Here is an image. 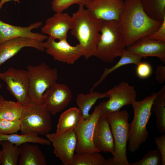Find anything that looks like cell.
<instances>
[{
  "mask_svg": "<svg viewBox=\"0 0 165 165\" xmlns=\"http://www.w3.org/2000/svg\"><path fill=\"white\" fill-rule=\"evenodd\" d=\"M23 106L20 103L4 99L0 103V119L10 121L20 120Z\"/></svg>",
  "mask_w": 165,
  "mask_h": 165,
  "instance_id": "cell-28",
  "label": "cell"
},
{
  "mask_svg": "<svg viewBox=\"0 0 165 165\" xmlns=\"http://www.w3.org/2000/svg\"><path fill=\"white\" fill-rule=\"evenodd\" d=\"M4 99V97L1 95L0 94V103Z\"/></svg>",
  "mask_w": 165,
  "mask_h": 165,
  "instance_id": "cell-39",
  "label": "cell"
},
{
  "mask_svg": "<svg viewBox=\"0 0 165 165\" xmlns=\"http://www.w3.org/2000/svg\"><path fill=\"white\" fill-rule=\"evenodd\" d=\"M20 128V120L10 121L0 119V134L7 135L16 133Z\"/></svg>",
  "mask_w": 165,
  "mask_h": 165,
  "instance_id": "cell-32",
  "label": "cell"
},
{
  "mask_svg": "<svg viewBox=\"0 0 165 165\" xmlns=\"http://www.w3.org/2000/svg\"><path fill=\"white\" fill-rule=\"evenodd\" d=\"M105 97H108L105 92L101 93L91 89L87 94H79L77 96L76 102L82 118L84 120L88 119L91 115L89 113L90 111L94 105L99 99Z\"/></svg>",
  "mask_w": 165,
  "mask_h": 165,
  "instance_id": "cell-22",
  "label": "cell"
},
{
  "mask_svg": "<svg viewBox=\"0 0 165 165\" xmlns=\"http://www.w3.org/2000/svg\"><path fill=\"white\" fill-rule=\"evenodd\" d=\"M118 21L125 37L127 47L138 39L153 33L162 22L147 15L141 0H124V7Z\"/></svg>",
  "mask_w": 165,
  "mask_h": 165,
  "instance_id": "cell-1",
  "label": "cell"
},
{
  "mask_svg": "<svg viewBox=\"0 0 165 165\" xmlns=\"http://www.w3.org/2000/svg\"><path fill=\"white\" fill-rule=\"evenodd\" d=\"M148 37L152 39L165 42V17L159 28Z\"/></svg>",
  "mask_w": 165,
  "mask_h": 165,
  "instance_id": "cell-34",
  "label": "cell"
},
{
  "mask_svg": "<svg viewBox=\"0 0 165 165\" xmlns=\"http://www.w3.org/2000/svg\"><path fill=\"white\" fill-rule=\"evenodd\" d=\"M97 152L75 154L71 165H112V158L108 160Z\"/></svg>",
  "mask_w": 165,
  "mask_h": 165,
  "instance_id": "cell-25",
  "label": "cell"
},
{
  "mask_svg": "<svg viewBox=\"0 0 165 165\" xmlns=\"http://www.w3.org/2000/svg\"><path fill=\"white\" fill-rule=\"evenodd\" d=\"M79 8L72 16L73 24L71 30L72 35L79 42L84 51L86 60L96 56L97 45L100 37L101 21L94 18L83 6Z\"/></svg>",
  "mask_w": 165,
  "mask_h": 165,
  "instance_id": "cell-2",
  "label": "cell"
},
{
  "mask_svg": "<svg viewBox=\"0 0 165 165\" xmlns=\"http://www.w3.org/2000/svg\"><path fill=\"white\" fill-rule=\"evenodd\" d=\"M3 156V150L2 149L0 150V165L1 164L2 159Z\"/></svg>",
  "mask_w": 165,
  "mask_h": 165,
  "instance_id": "cell-38",
  "label": "cell"
},
{
  "mask_svg": "<svg viewBox=\"0 0 165 165\" xmlns=\"http://www.w3.org/2000/svg\"><path fill=\"white\" fill-rule=\"evenodd\" d=\"M129 116L128 112L125 110L113 112L107 115L115 146L112 165H130L127 155L130 132Z\"/></svg>",
  "mask_w": 165,
  "mask_h": 165,
  "instance_id": "cell-5",
  "label": "cell"
},
{
  "mask_svg": "<svg viewBox=\"0 0 165 165\" xmlns=\"http://www.w3.org/2000/svg\"><path fill=\"white\" fill-rule=\"evenodd\" d=\"M51 115L42 104L29 101L23 105L20 119L21 134L36 133L46 136L52 129Z\"/></svg>",
  "mask_w": 165,
  "mask_h": 165,
  "instance_id": "cell-6",
  "label": "cell"
},
{
  "mask_svg": "<svg viewBox=\"0 0 165 165\" xmlns=\"http://www.w3.org/2000/svg\"><path fill=\"white\" fill-rule=\"evenodd\" d=\"M93 143L100 152L114 154V141L107 115L100 114L94 129Z\"/></svg>",
  "mask_w": 165,
  "mask_h": 165,
  "instance_id": "cell-19",
  "label": "cell"
},
{
  "mask_svg": "<svg viewBox=\"0 0 165 165\" xmlns=\"http://www.w3.org/2000/svg\"><path fill=\"white\" fill-rule=\"evenodd\" d=\"M2 87V84L0 82V89Z\"/></svg>",
  "mask_w": 165,
  "mask_h": 165,
  "instance_id": "cell-40",
  "label": "cell"
},
{
  "mask_svg": "<svg viewBox=\"0 0 165 165\" xmlns=\"http://www.w3.org/2000/svg\"><path fill=\"white\" fill-rule=\"evenodd\" d=\"M155 141L161 156L162 165H165V134H162L156 137Z\"/></svg>",
  "mask_w": 165,
  "mask_h": 165,
  "instance_id": "cell-35",
  "label": "cell"
},
{
  "mask_svg": "<svg viewBox=\"0 0 165 165\" xmlns=\"http://www.w3.org/2000/svg\"><path fill=\"white\" fill-rule=\"evenodd\" d=\"M151 112L156 116L157 130L160 133L165 134V86L157 92L152 104Z\"/></svg>",
  "mask_w": 165,
  "mask_h": 165,
  "instance_id": "cell-23",
  "label": "cell"
},
{
  "mask_svg": "<svg viewBox=\"0 0 165 165\" xmlns=\"http://www.w3.org/2000/svg\"><path fill=\"white\" fill-rule=\"evenodd\" d=\"M109 100L101 102L98 105L101 114H108L119 111L123 106L132 104L136 100L137 94L134 86L122 81L105 92Z\"/></svg>",
  "mask_w": 165,
  "mask_h": 165,
  "instance_id": "cell-8",
  "label": "cell"
},
{
  "mask_svg": "<svg viewBox=\"0 0 165 165\" xmlns=\"http://www.w3.org/2000/svg\"><path fill=\"white\" fill-rule=\"evenodd\" d=\"M72 97L71 90L66 85L54 83L43 95L42 104L52 115L64 109L70 103Z\"/></svg>",
  "mask_w": 165,
  "mask_h": 165,
  "instance_id": "cell-13",
  "label": "cell"
},
{
  "mask_svg": "<svg viewBox=\"0 0 165 165\" xmlns=\"http://www.w3.org/2000/svg\"><path fill=\"white\" fill-rule=\"evenodd\" d=\"M82 119L81 113L78 108H69L61 114L56 133H61L72 129L75 130Z\"/></svg>",
  "mask_w": 165,
  "mask_h": 165,
  "instance_id": "cell-21",
  "label": "cell"
},
{
  "mask_svg": "<svg viewBox=\"0 0 165 165\" xmlns=\"http://www.w3.org/2000/svg\"><path fill=\"white\" fill-rule=\"evenodd\" d=\"M157 94L154 92L142 100L134 101L131 104L134 115L133 120L130 124L128 148L132 153L138 149L149 136L147 126L152 114V104Z\"/></svg>",
  "mask_w": 165,
  "mask_h": 165,
  "instance_id": "cell-4",
  "label": "cell"
},
{
  "mask_svg": "<svg viewBox=\"0 0 165 165\" xmlns=\"http://www.w3.org/2000/svg\"><path fill=\"white\" fill-rule=\"evenodd\" d=\"M45 50L55 60L69 64H72L83 56L84 51L79 44L75 46L70 45L67 39L59 40L49 37L47 40L43 42Z\"/></svg>",
  "mask_w": 165,
  "mask_h": 165,
  "instance_id": "cell-11",
  "label": "cell"
},
{
  "mask_svg": "<svg viewBox=\"0 0 165 165\" xmlns=\"http://www.w3.org/2000/svg\"><path fill=\"white\" fill-rule=\"evenodd\" d=\"M155 74L158 82L161 84L163 83L165 81V66L158 65L156 68Z\"/></svg>",
  "mask_w": 165,
  "mask_h": 165,
  "instance_id": "cell-36",
  "label": "cell"
},
{
  "mask_svg": "<svg viewBox=\"0 0 165 165\" xmlns=\"http://www.w3.org/2000/svg\"><path fill=\"white\" fill-rule=\"evenodd\" d=\"M36 133L18 134L16 133L9 134H0V143L3 141H7L12 143L21 146L26 143H32L42 145H50L51 142L48 139L41 137Z\"/></svg>",
  "mask_w": 165,
  "mask_h": 165,
  "instance_id": "cell-24",
  "label": "cell"
},
{
  "mask_svg": "<svg viewBox=\"0 0 165 165\" xmlns=\"http://www.w3.org/2000/svg\"><path fill=\"white\" fill-rule=\"evenodd\" d=\"M42 24L41 21L35 22L27 27L12 25L0 20V43L18 37H27L43 42L48 38L46 35L33 32L32 30L39 28Z\"/></svg>",
  "mask_w": 165,
  "mask_h": 165,
  "instance_id": "cell-16",
  "label": "cell"
},
{
  "mask_svg": "<svg viewBox=\"0 0 165 165\" xmlns=\"http://www.w3.org/2000/svg\"><path fill=\"white\" fill-rule=\"evenodd\" d=\"M124 6V0H94L85 6L94 18L104 21L118 20Z\"/></svg>",
  "mask_w": 165,
  "mask_h": 165,
  "instance_id": "cell-14",
  "label": "cell"
},
{
  "mask_svg": "<svg viewBox=\"0 0 165 165\" xmlns=\"http://www.w3.org/2000/svg\"><path fill=\"white\" fill-rule=\"evenodd\" d=\"M137 65L136 73L139 78L141 79H146L152 74V68L149 63L141 61Z\"/></svg>",
  "mask_w": 165,
  "mask_h": 165,
  "instance_id": "cell-33",
  "label": "cell"
},
{
  "mask_svg": "<svg viewBox=\"0 0 165 165\" xmlns=\"http://www.w3.org/2000/svg\"><path fill=\"white\" fill-rule=\"evenodd\" d=\"M142 58L126 49L120 56L119 61L113 66L110 68H105L102 75L90 89H94L100 84L112 72L122 66L133 64L138 65L141 61Z\"/></svg>",
  "mask_w": 165,
  "mask_h": 165,
  "instance_id": "cell-26",
  "label": "cell"
},
{
  "mask_svg": "<svg viewBox=\"0 0 165 165\" xmlns=\"http://www.w3.org/2000/svg\"><path fill=\"white\" fill-rule=\"evenodd\" d=\"M11 1H14L15 2H17L18 3H20L19 0H0V9H2L3 5L6 2Z\"/></svg>",
  "mask_w": 165,
  "mask_h": 165,
  "instance_id": "cell-37",
  "label": "cell"
},
{
  "mask_svg": "<svg viewBox=\"0 0 165 165\" xmlns=\"http://www.w3.org/2000/svg\"><path fill=\"white\" fill-rule=\"evenodd\" d=\"M21 147L18 165H46L45 156L39 146L26 143Z\"/></svg>",
  "mask_w": 165,
  "mask_h": 165,
  "instance_id": "cell-20",
  "label": "cell"
},
{
  "mask_svg": "<svg viewBox=\"0 0 165 165\" xmlns=\"http://www.w3.org/2000/svg\"><path fill=\"white\" fill-rule=\"evenodd\" d=\"M162 158L158 148L154 149H149L139 161L130 163V165H160Z\"/></svg>",
  "mask_w": 165,
  "mask_h": 165,
  "instance_id": "cell-30",
  "label": "cell"
},
{
  "mask_svg": "<svg viewBox=\"0 0 165 165\" xmlns=\"http://www.w3.org/2000/svg\"><path fill=\"white\" fill-rule=\"evenodd\" d=\"M27 70L29 75V101L42 104L44 94L49 87L57 82V70L42 63L38 65H29Z\"/></svg>",
  "mask_w": 165,
  "mask_h": 165,
  "instance_id": "cell-7",
  "label": "cell"
},
{
  "mask_svg": "<svg viewBox=\"0 0 165 165\" xmlns=\"http://www.w3.org/2000/svg\"><path fill=\"white\" fill-rule=\"evenodd\" d=\"M100 114L101 108L98 105L88 119H82L75 130L77 137L75 152L77 154L85 152H100L94 146L93 136L95 127Z\"/></svg>",
  "mask_w": 165,
  "mask_h": 165,
  "instance_id": "cell-12",
  "label": "cell"
},
{
  "mask_svg": "<svg viewBox=\"0 0 165 165\" xmlns=\"http://www.w3.org/2000/svg\"><path fill=\"white\" fill-rule=\"evenodd\" d=\"M141 58L155 57L165 64V42L142 37L126 49Z\"/></svg>",
  "mask_w": 165,
  "mask_h": 165,
  "instance_id": "cell-17",
  "label": "cell"
},
{
  "mask_svg": "<svg viewBox=\"0 0 165 165\" xmlns=\"http://www.w3.org/2000/svg\"><path fill=\"white\" fill-rule=\"evenodd\" d=\"M73 24L72 16L68 13H56L47 19L45 25L41 28L42 32L56 40L67 39L68 31Z\"/></svg>",
  "mask_w": 165,
  "mask_h": 165,
  "instance_id": "cell-15",
  "label": "cell"
},
{
  "mask_svg": "<svg viewBox=\"0 0 165 165\" xmlns=\"http://www.w3.org/2000/svg\"><path fill=\"white\" fill-rule=\"evenodd\" d=\"M0 79L6 84L8 89L17 102L23 106L29 101L27 70L10 68L0 73Z\"/></svg>",
  "mask_w": 165,
  "mask_h": 165,
  "instance_id": "cell-9",
  "label": "cell"
},
{
  "mask_svg": "<svg viewBox=\"0 0 165 165\" xmlns=\"http://www.w3.org/2000/svg\"><path fill=\"white\" fill-rule=\"evenodd\" d=\"M46 137L52 144L53 153L65 165H71L77 144L75 129L61 133H49Z\"/></svg>",
  "mask_w": 165,
  "mask_h": 165,
  "instance_id": "cell-10",
  "label": "cell"
},
{
  "mask_svg": "<svg viewBox=\"0 0 165 165\" xmlns=\"http://www.w3.org/2000/svg\"><path fill=\"white\" fill-rule=\"evenodd\" d=\"M3 150L1 165H17L21 153V147L14 145L7 141L0 143Z\"/></svg>",
  "mask_w": 165,
  "mask_h": 165,
  "instance_id": "cell-29",
  "label": "cell"
},
{
  "mask_svg": "<svg viewBox=\"0 0 165 165\" xmlns=\"http://www.w3.org/2000/svg\"><path fill=\"white\" fill-rule=\"evenodd\" d=\"M143 9L151 19L162 22L165 17V0H141Z\"/></svg>",
  "mask_w": 165,
  "mask_h": 165,
  "instance_id": "cell-27",
  "label": "cell"
},
{
  "mask_svg": "<svg viewBox=\"0 0 165 165\" xmlns=\"http://www.w3.org/2000/svg\"><path fill=\"white\" fill-rule=\"evenodd\" d=\"M25 47L42 52L45 50L43 42L34 39L21 37L6 40L0 43V66Z\"/></svg>",
  "mask_w": 165,
  "mask_h": 165,
  "instance_id": "cell-18",
  "label": "cell"
},
{
  "mask_svg": "<svg viewBox=\"0 0 165 165\" xmlns=\"http://www.w3.org/2000/svg\"><path fill=\"white\" fill-rule=\"evenodd\" d=\"M100 32L95 56L105 63H111L126 50L125 36L118 20L101 21Z\"/></svg>",
  "mask_w": 165,
  "mask_h": 165,
  "instance_id": "cell-3",
  "label": "cell"
},
{
  "mask_svg": "<svg viewBox=\"0 0 165 165\" xmlns=\"http://www.w3.org/2000/svg\"><path fill=\"white\" fill-rule=\"evenodd\" d=\"M94 0H53L51 4L52 8L55 13H61L72 5L78 4L84 6Z\"/></svg>",
  "mask_w": 165,
  "mask_h": 165,
  "instance_id": "cell-31",
  "label": "cell"
}]
</instances>
